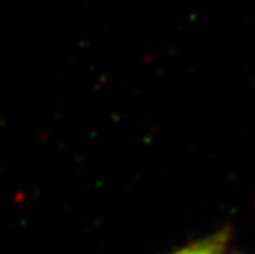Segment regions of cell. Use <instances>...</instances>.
<instances>
[{
	"label": "cell",
	"mask_w": 255,
	"mask_h": 254,
	"mask_svg": "<svg viewBox=\"0 0 255 254\" xmlns=\"http://www.w3.org/2000/svg\"><path fill=\"white\" fill-rule=\"evenodd\" d=\"M228 244H229V232L219 230L214 235H210L203 239L191 242L170 254H228Z\"/></svg>",
	"instance_id": "6da1fadb"
}]
</instances>
